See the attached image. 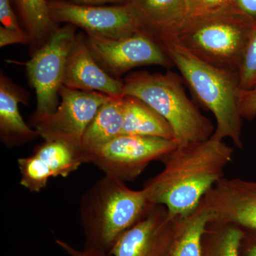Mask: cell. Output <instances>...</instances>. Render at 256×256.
<instances>
[{"instance_id":"cell-1","label":"cell","mask_w":256,"mask_h":256,"mask_svg":"<svg viewBox=\"0 0 256 256\" xmlns=\"http://www.w3.org/2000/svg\"><path fill=\"white\" fill-rule=\"evenodd\" d=\"M234 149L212 137L178 146L160 161L164 168L143 186L148 200L162 205L172 218L192 214L205 195L224 176Z\"/></svg>"},{"instance_id":"cell-2","label":"cell","mask_w":256,"mask_h":256,"mask_svg":"<svg viewBox=\"0 0 256 256\" xmlns=\"http://www.w3.org/2000/svg\"><path fill=\"white\" fill-rule=\"evenodd\" d=\"M156 205L146 192L104 175L82 194L80 223L84 248L109 254L120 237L148 214Z\"/></svg>"},{"instance_id":"cell-3","label":"cell","mask_w":256,"mask_h":256,"mask_svg":"<svg viewBox=\"0 0 256 256\" xmlns=\"http://www.w3.org/2000/svg\"><path fill=\"white\" fill-rule=\"evenodd\" d=\"M158 41L198 102L214 116L216 124L212 137L220 141L228 138L237 148L244 149L238 74L200 60L172 37H161Z\"/></svg>"},{"instance_id":"cell-4","label":"cell","mask_w":256,"mask_h":256,"mask_svg":"<svg viewBox=\"0 0 256 256\" xmlns=\"http://www.w3.org/2000/svg\"><path fill=\"white\" fill-rule=\"evenodd\" d=\"M182 79L171 70L165 74L142 70L122 79V96L137 98L161 114L172 128L178 146L206 140L215 130L212 121L186 95Z\"/></svg>"},{"instance_id":"cell-5","label":"cell","mask_w":256,"mask_h":256,"mask_svg":"<svg viewBox=\"0 0 256 256\" xmlns=\"http://www.w3.org/2000/svg\"><path fill=\"white\" fill-rule=\"evenodd\" d=\"M256 28V22L230 9L185 18L174 32L164 36L172 37L192 54L210 65L238 74Z\"/></svg>"},{"instance_id":"cell-6","label":"cell","mask_w":256,"mask_h":256,"mask_svg":"<svg viewBox=\"0 0 256 256\" xmlns=\"http://www.w3.org/2000/svg\"><path fill=\"white\" fill-rule=\"evenodd\" d=\"M76 28H58L44 46L25 62L30 84L36 92V108L32 119L52 114L58 107V94L64 85L66 66L76 40Z\"/></svg>"},{"instance_id":"cell-7","label":"cell","mask_w":256,"mask_h":256,"mask_svg":"<svg viewBox=\"0 0 256 256\" xmlns=\"http://www.w3.org/2000/svg\"><path fill=\"white\" fill-rule=\"evenodd\" d=\"M58 95L60 102L57 108L52 114L32 119L34 127L44 140L63 142L82 153L84 133L101 106L112 97L65 86L60 88Z\"/></svg>"},{"instance_id":"cell-8","label":"cell","mask_w":256,"mask_h":256,"mask_svg":"<svg viewBox=\"0 0 256 256\" xmlns=\"http://www.w3.org/2000/svg\"><path fill=\"white\" fill-rule=\"evenodd\" d=\"M88 46L97 63L116 79L137 67L156 65L174 66L164 47L146 32L119 40L87 35Z\"/></svg>"},{"instance_id":"cell-9","label":"cell","mask_w":256,"mask_h":256,"mask_svg":"<svg viewBox=\"0 0 256 256\" xmlns=\"http://www.w3.org/2000/svg\"><path fill=\"white\" fill-rule=\"evenodd\" d=\"M50 18L82 28L86 35L119 40L146 32L127 3L114 6L76 4L66 0H48Z\"/></svg>"},{"instance_id":"cell-10","label":"cell","mask_w":256,"mask_h":256,"mask_svg":"<svg viewBox=\"0 0 256 256\" xmlns=\"http://www.w3.org/2000/svg\"><path fill=\"white\" fill-rule=\"evenodd\" d=\"M176 146L174 140L120 134L101 148L92 163L105 175L132 182L152 162L161 160Z\"/></svg>"},{"instance_id":"cell-11","label":"cell","mask_w":256,"mask_h":256,"mask_svg":"<svg viewBox=\"0 0 256 256\" xmlns=\"http://www.w3.org/2000/svg\"><path fill=\"white\" fill-rule=\"evenodd\" d=\"M212 220L256 234V182L224 178L203 198Z\"/></svg>"},{"instance_id":"cell-12","label":"cell","mask_w":256,"mask_h":256,"mask_svg":"<svg viewBox=\"0 0 256 256\" xmlns=\"http://www.w3.org/2000/svg\"><path fill=\"white\" fill-rule=\"evenodd\" d=\"M162 205L124 232L112 248L111 256H169L178 220Z\"/></svg>"},{"instance_id":"cell-13","label":"cell","mask_w":256,"mask_h":256,"mask_svg":"<svg viewBox=\"0 0 256 256\" xmlns=\"http://www.w3.org/2000/svg\"><path fill=\"white\" fill-rule=\"evenodd\" d=\"M84 163L80 152L58 141H44L32 156L18 160L20 184L30 192H40L50 178H67Z\"/></svg>"},{"instance_id":"cell-14","label":"cell","mask_w":256,"mask_h":256,"mask_svg":"<svg viewBox=\"0 0 256 256\" xmlns=\"http://www.w3.org/2000/svg\"><path fill=\"white\" fill-rule=\"evenodd\" d=\"M63 86L82 92H101L112 98L124 96L122 79L114 78L101 68L88 46L86 38L82 35H77L69 54Z\"/></svg>"},{"instance_id":"cell-15","label":"cell","mask_w":256,"mask_h":256,"mask_svg":"<svg viewBox=\"0 0 256 256\" xmlns=\"http://www.w3.org/2000/svg\"><path fill=\"white\" fill-rule=\"evenodd\" d=\"M28 92L15 84L1 72L0 74V138L8 146H20L40 137L24 121L18 104L28 105Z\"/></svg>"},{"instance_id":"cell-16","label":"cell","mask_w":256,"mask_h":256,"mask_svg":"<svg viewBox=\"0 0 256 256\" xmlns=\"http://www.w3.org/2000/svg\"><path fill=\"white\" fill-rule=\"evenodd\" d=\"M143 30L156 40L171 34L184 21L186 0H127Z\"/></svg>"},{"instance_id":"cell-17","label":"cell","mask_w":256,"mask_h":256,"mask_svg":"<svg viewBox=\"0 0 256 256\" xmlns=\"http://www.w3.org/2000/svg\"><path fill=\"white\" fill-rule=\"evenodd\" d=\"M124 114V96L112 98L101 106L82 137L84 162L92 163V158L101 148L122 134Z\"/></svg>"},{"instance_id":"cell-18","label":"cell","mask_w":256,"mask_h":256,"mask_svg":"<svg viewBox=\"0 0 256 256\" xmlns=\"http://www.w3.org/2000/svg\"><path fill=\"white\" fill-rule=\"evenodd\" d=\"M122 134L174 140L172 128L161 114L137 98L128 96H124Z\"/></svg>"},{"instance_id":"cell-19","label":"cell","mask_w":256,"mask_h":256,"mask_svg":"<svg viewBox=\"0 0 256 256\" xmlns=\"http://www.w3.org/2000/svg\"><path fill=\"white\" fill-rule=\"evenodd\" d=\"M212 215L202 200L196 210L180 218L169 256H202V239Z\"/></svg>"},{"instance_id":"cell-20","label":"cell","mask_w":256,"mask_h":256,"mask_svg":"<svg viewBox=\"0 0 256 256\" xmlns=\"http://www.w3.org/2000/svg\"><path fill=\"white\" fill-rule=\"evenodd\" d=\"M24 30L31 38L32 54L46 43L58 28L52 20L48 0H14Z\"/></svg>"},{"instance_id":"cell-21","label":"cell","mask_w":256,"mask_h":256,"mask_svg":"<svg viewBox=\"0 0 256 256\" xmlns=\"http://www.w3.org/2000/svg\"><path fill=\"white\" fill-rule=\"evenodd\" d=\"M245 233L230 224L210 222L202 239V256H244L240 246Z\"/></svg>"},{"instance_id":"cell-22","label":"cell","mask_w":256,"mask_h":256,"mask_svg":"<svg viewBox=\"0 0 256 256\" xmlns=\"http://www.w3.org/2000/svg\"><path fill=\"white\" fill-rule=\"evenodd\" d=\"M238 78L240 92L256 88V28L244 52L239 67Z\"/></svg>"},{"instance_id":"cell-23","label":"cell","mask_w":256,"mask_h":256,"mask_svg":"<svg viewBox=\"0 0 256 256\" xmlns=\"http://www.w3.org/2000/svg\"><path fill=\"white\" fill-rule=\"evenodd\" d=\"M235 0H186V18L206 16L234 8Z\"/></svg>"},{"instance_id":"cell-24","label":"cell","mask_w":256,"mask_h":256,"mask_svg":"<svg viewBox=\"0 0 256 256\" xmlns=\"http://www.w3.org/2000/svg\"><path fill=\"white\" fill-rule=\"evenodd\" d=\"M239 112L242 119L252 120L256 117V88L240 92L238 98Z\"/></svg>"},{"instance_id":"cell-25","label":"cell","mask_w":256,"mask_h":256,"mask_svg":"<svg viewBox=\"0 0 256 256\" xmlns=\"http://www.w3.org/2000/svg\"><path fill=\"white\" fill-rule=\"evenodd\" d=\"M31 38L28 32L24 28L22 30H11L0 26V47L3 48L12 44H30Z\"/></svg>"},{"instance_id":"cell-26","label":"cell","mask_w":256,"mask_h":256,"mask_svg":"<svg viewBox=\"0 0 256 256\" xmlns=\"http://www.w3.org/2000/svg\"><path fill=\"white\" fill-rule=\"evenodd\" d=\"M0 22L11 30H22L12 6V0H0Z\"/></svg>"},{"instance_id":"cell-27","label":"cell","mask_w":256,"mask_h":256,"mask_svg":"<svg viewBox=\"0 0 256 256\" xmlns=\"http://www.w3.org/2000/svg\"><path fill=\"white\" fill-rule=\"evenodd\" d=\"M56 242L69 256H111L107 252L94 250V249L84 248L80 250V249L76 248L68 242L60 239L56 240Z\"/></svg>"},{"instance_id":"cell-28","label":"cell","mask_w":256,"mask_h":256,"mask_svg":"<svg viewBox=\"0 0 256 256\" xmlns=\"http://www.w3.org/2000/svg\"><path fill=\"white\" fill-rule=\"evenodd\" d=\"M234 8L256 22V0H235Z\"/></svg>"},{"instance_id":"cell-29","label":"cell","mask_w":256,"mask_h":256,"mask_svg":"<svg viewBox=\"0 0 256 256\" xmlns=\"http://www.w3.org/2000/svg\"><path fill=\"white\" fill-rule=\"evenodd\" d=\"M240 252L244 256H256V234H245Z\"/></svg>"},{"instance_id":"cell-30","label":"cell","mask_w":256,"mask_h":256,"mask_svg":"<svg viewBox=\"0 0 256 256\" xmlns=\"http://www.w3.org/2000/svg\"><path fill=\"white\" fill-rule=\"evenodd\" d=\"M66 1L79 4L101 5L106 4V3H121V4H124L127 2V0H66Z\"/></svg>"}]
</instances>
